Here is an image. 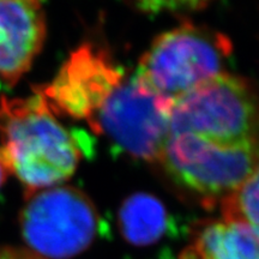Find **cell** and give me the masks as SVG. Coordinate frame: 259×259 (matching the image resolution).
<instances>
[{
    "label": "cell",
    "mask_w": 259,
    "mask_h": 259,
    "mask_svg": "<svg viewBox=\"0 0 259 259\" xmlns=\"http://www.w3.org/2000/svg\"><path fill=\"white\" fill-rule=\"evenodd\" d=\"M19 226L30 251L45 259H69L95 240L100 216L85 193L58 185L25 197Z\"/></svg>",
    "instance_id": "cell-4"
},
{
    "label": "cell",
    "mask_w": 259,
    "mask_h": 259,
    "mask_svg": "<svg viewBox=\"0 0 259 259\" xmlns=\"http://www.w3.org/2000/svg\"><path fill=\"white\" fill-rule=\"evenodd\" d=\"M25 97H0V157L24 187L25 197L72 177L85 141L70 131L32 89Z\"/></svg>",
    "instance_id": "cell-1"
},
{
    "label": "cell",
    "mask_w": 259,
    "mask_h": 259,
    "mask_svg": "<svg viewBox=\"0 0 259 259\" xmlns=\"http://www.w3.org/2000/svg\"><path fill=\"white\" fill-rule=\"evenodd\" d=\"M232 42L222 32L190 22L162 32L139 59L141 88L170 105L206 80L225 73Z\"/></svg>",
    "instance_id": "cell-2"
},
{
    "label": "cell",
    "mask_w": 259,
    "mask_h": 259,
    "mask_svg": "<svg viewBox=\"0 0 259 259\" xmlns=\"http://www.w3.org/2000/svg\"><path fill=\"white\" fill-rule=\"evenodd\" d=\"M0 259H45L28 248H0Z\"/></svg>",
    "instance_id": "cell-12"
},
{
    "label": "cell",
    "mask_w": 259,
    "mask_h": 259,
    "mask_svg": "<svg viewBox=\"0 0 259 259\" xmlns=\"http://www.w3.org/2000/svg\"><path fill=\"white\" fill-rule=\"evenodd\" d=\"M10 171L8 168H6L4 161L2 160V157H0V189H2V186L4 185V183L8 179Z\"/></svg>",
    "instance_id": "cell-13"
},
{
    "label": "cell",
    "mask_w": 259,
    "mask_h": 259,
    "mask_svg": "<svg viewBox=\"0 0 259 259\" xmlns=\"http://www.w3.org/2000/svg\"><path fill=\"white\" fill-rule=\"evenodd\" d=\"M170 106L126 74L87 124L130 156L158 162L170 135Z\"/></svg>",
    "instance_id": "cell-6"
},
{
    "label": "cell",
    "mask_w": 259,
    "mask_h": 259,
    "mask_svg": "<svg viewBox=\"0 0 259 259\" xmlns=\"http://www.w3.org/2000/svg\"><path fill=\"white\" fill-rule=\"evenodd\" d=\"M179 259H259V229L240 220H211L193 232Z\"/></svg>",
    "instance_id": "cell-9"
},
{
    "label": "cell",
    "mask_w": 259,
    "mask_h": 259,
    "mask_svg": "<svg viewBox=\"0 0 259 259\" xmlns=\"http://www.w3.org/2000/svg\"><path fill=\"white\" fill-rule=\"evenodd\" d=\"M121 234L136 246L155 244L163 238L169 226V216L160 199L150 193L131 194L119 209Z\"/></svg>",
    "instance_id": "cell-10"
},
{
    "label": "cell",
    "mask_w": 259,
    "mask_h": 259,
    "mask_svg": "<svg viewBox=\"0 0 259 259\" xmlns=\"http://www.w3.org/2000/svg\"><path fill=\"white\" fill-rule=\"evenodd\" d=\"M158 162L204 200L222 202L259 164V144H221L191 134L171 135Z\"/></svg>",
    "instance_id": "cell-5"
},
{
    "label": "cell",
    "mask_w": 259,
    "mask_h": 259,
    "mask_svg": "<svg viewBox=\"0 0 259 259\" xmlns=\"http://www.w3.org/2000/svg\"><path fill=\"white\" fill-rule=\"evenodd\" d=\"M125 77V70L106 50L84 42L70 54L50 83L32 89L57 116L88 122Z\"/></svg>",
    "instance_id": "cell-7"
},
{
    "label": "cell",
    "mask_w": 259,
    "mask_h": 259,
    "mask_svg": "<svg viewBox=\"0 0 259 259\" xmlns=\"http://www.w3.org/2000/svg\"><path fill=\"white\" fill-rule=\"evenodd\" d=\"M225 219L240 220L259 229V164L242 185L221 202Z\"/></svg>",
    "instance_id": "cell-11"
},
{
    "label": "cell",
    "mask_w": 259,
    "mask_h": 259,
    "mask_svg": "<svg viewBox=\"0 0 259 259\" xmlns=\"http://www.w3.org/2000/svg\"><path fill=\"white\" fill-rule=\"evenodd\" d=\"M169 132L221 144H259V94L242 77L219 74L171 103Z\"/></svg>",
    "instance_id": "cell-3"
},
{
    "label": "cell",
    "mask_w": 259,
    "mask_h": 259,
    "mask_svg": "<svg viewBox=\"0 0 259 259\" xmlns=\"http://www.w3.org/2000/svg\"><path fill=\"white\" fill-rule=\"evenodd\" d=\"M46 15L38 2L0 0V88L28 72L46 40Z\"/></svg>",
    "instance_id": "cell-8"
}]
</instances>
